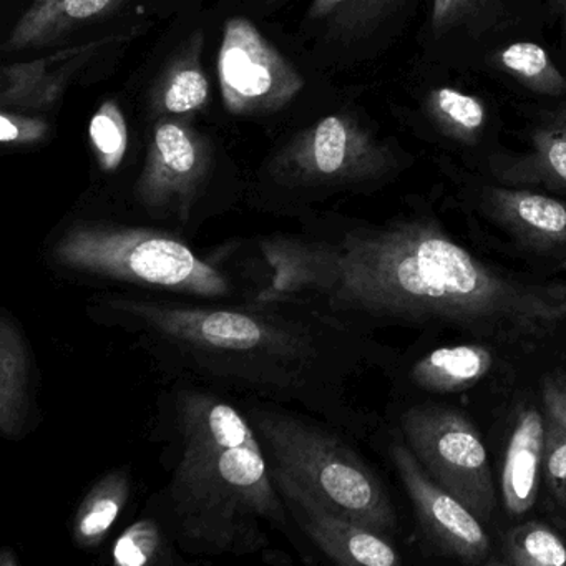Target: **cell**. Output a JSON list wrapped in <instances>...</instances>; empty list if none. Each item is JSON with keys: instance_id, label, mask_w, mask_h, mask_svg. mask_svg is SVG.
I'll return each instance as SVG.
<instances>
[{"instance_id": "cell-13", "label": "cell", "mask_w": 566, "mask_h": 566, "mask_svg": "<svg viewBox=\"0 0 566 566\" xmlns=\"http://www.w3.org/2000/svg\"><path fill=\"white\" fill-rule=\"evenodd\" d=\"M124 35H108L87 44L74 45L21 64L4 65L0 72V107L2 111L32 112L54 107L67 91L69 84L88 62L105 48L124 41Z\"/></svg>"}, {"instance_id": "cell-7", "label": "cell", "mask_w": 566, "mask_h": 566, "mask_svg": "<svg viewBox=\"0 0 566 566\" xmlns=\"http://www.w3.org/2000/svg\"><path fill=\"white\" fill-rule=\"evenodd\" d=\"M400 432L433 482L465 503L482 522L496 505L489 453L473 423L446 406H416L400 417Z\"/></svg>"}, {"instance_id": "cell-25", "label": "cell", "mask_w": 566, "mask_h": 566, "mask_svg": "<svg viewBox=\"0 0 566 566\" xmlns=\"http://www.w3.org/2000/svg\"><path fill=\"white\" fill-rule=\"evenodd\" d=\"M403 0H313L310 15L339 35H357L392 14Z\"/></svg>"}, {"instance_id": "cell-14", "label": "cell", "mask_w": 566, "mask_h": 566, "mask_svg": "<svg viewBox=\"0 0 566 566\" xmlns=\"http://www.w3.org/2000/svg\"><path fill=\"white\" fill-rule=\"evenodd\" d=\"M482 205L486 217L526 250L566 258V201L525 188L486 187Z\"/></svg>"}, {"instance_id": "cell-21", "label": "cell", "mask_w": 566, "mask_h": 566, "mask_svg": "<svg viewBox=\"0 0 566 566\" xmlns=\"http://www.w3.org/2000/svg\"><path fill=\"white\" fill-rule=\"evenodd\" d=\"M111 563L117 566L184 565L185 553L164 520L145 505L144 512L112 545Z\"/></svg>"}, {"instance_id": "cell-12", "label": "cell", "mask_w": 566, "mask_h": 566, "mask_svg": "<svg viewBox=\"0 0 566 566\" xmlns=\"http://www.w3.org/2000/svg\"><path fill=\"white\" fill-rule=\"evenodd\" d=\"M41 370L24 324L14 311L0 307V436L8 442L38 432L44 422Z\"/></svg>"}, {"instance_id": "cell-30", "label": "cell", "mask_w": 566, "mask_h": 566, "mask_svg": "<svg viewBox=\"0 0 566 566\" xmlns=\"http://www.w3.org/2000/svg\"><path fill=\"white\" fill-rule=\"evenodd\" d=\"M543 406L546 416L566 426V373L552 374L543 380Z\"/></svg>"}, {"instance_id": "cell-20", "label": "cell", "mask_w": 566, "mask_h": 566, "mask_svg": "<svg viewBox=\"0 0 566 566\" xmlns=\"http://www.w3.org/2000/svg\"><path fill=\"white\" fill-rule=\"evenodd\" d=\"M503 181L566 190V108L553 115L532 137V150L502 170Z\"/></svg>"}, {"instance_id": "cell-24", "label": "cell", "mask_w": 566, "mask_h": 566, "mask_svg": "<svg viewBox=\"0 0 566 566\" xmlns=\"http://www.w3.org/2000/svg\"><path fill=\"white\" fill-rule=\"evenodd\" d=\"M503 72L535 94L562 95L566 77L558 71L548 52L535 42H515L496 55Z\"/></svg>"}, {"instance_id": "cell-6", "label": "cell", "mask_w": 566, "mask_h": 566, "mask_svg": "<svg viewBox=\"0 0 566 566\" xmlns=\"http://www.w3.org/2000/svg\"><path fill=\"white\" fill-rule=\"evenodd\" d=\"M396 165L392 151L356 118H321L294 135L268 165V178L283 193H319L386 177Z\"/></svg>"}, {"instance_id": "cell-23", "label": "cell", "mask_w": 566, "mask_h": 566, "mask_svg": "<svg viewBox=\"0 0 566 566\" xmlns=\"http://www.w3.org/2000/svg\"><path fill=\"white\" fill-rule=\"evenodd\" d=\"M500 563L510 566H566V543L552 526L532 520L505 533Z\"/></svg>"}, {"instance_id": "cell-4", "label": "cell", "mask_w": 566, "mask_h": 566, "mask_svg": "<svg viewBox=\"0 0 566 566\" xmlns=\"http://www.w3.org/2000/svg\"><path fill=\"white\" fill-rule=\"evenodd\" d=\"M42 268L61 283L197 303H240L261 290L250 243L201 253L190 238L154 221L78 214L42 243Z\"/></svg>"}, {"instance_id": "cell-15", "label": "cell", "mask_w": 566, "mask_h": 566, "mask_svg": "<svg viewBox=\"0 0 566 566\" xmlns=\"http://www.w3.org/2000/svg\"><path fill=\"white\" fill-rule=\"evenodd\" d=\"M545 439L546 417L535 407L520 410L510 433L502 472L503 506L513 518L525 515L535 505Z\"/></svg>"}, {"instance_id": "cell-19", "label": "cell", "mask_w": 566, "mask_h": 566, "mask_svg": "<svg viewBox=\"0 0 566 566\" xmlns=\"http://www.w3.org/2000/svg\"><path fill=\"white\" fill-rule=\"evenodd\" d=\"M493 367L492 350L482 344L439 347L417 360L413 382L429 392L450 394L475 386Z\"/></svg>"}, {"instance_id": "cell-9", "label": "cell", "mask_w": 566, "mask_h": 566, "mask_svg": "<svg viewBox=\"0 0 566 566\" xmlns=\"http://www.w3.org/2000/svg\"><path fill=\"white\" fill-rule=\"evenodd\" d=\"M218 78L224 108L241 117L283 111L304 88L296 67L244 18L224 25Z\"/></svg>"}, {"instance_id": "cell-8", "label": "cell", "mask_w": 566, "mask_h": 566, "mask_svg": "<svg viewBox=\"0 0 566 566\" xmlns=\"http://www.w3.org/2000/svg\"><path fill=\"white\" fill-rule=\"evenodd\" d=\"M211 170L213 155L200 132L184 122H158L135 181V200L148 221L190 238L201 220Z\"/></svg>"}, {"instance_id": "cell-10", "label": "cell", "mask_w": 566, "mask_h": 566, "mask_svg": "<svg viewBox=\"0 0 566 566\" xmlns=\"http://www.w3.org/2000/svg\"><path fill=\"white\" fill-rule=\"evenodd\" d=\"M389 453L416 510L420 528L437 552L467 565L493 563L492 542L482 520L465 503L430 479L406 440L394 436Z\"/></svg>"}, {"instance_id": "cell-26", "label": "cell", "mask_w": 566, "mask_h": 566, "mask_svg": "<svg viewBox=\"0 0 566 566\" xmlns=\"http://www.w3.org/2000/svg\"><path fill=\"white\" fill-rule=\"evenodd\" d=\"M92 150L105 174L118 170L128 148V128L124 112L115 102H105L88 127Z\"/></svg>"}, {"instance_id": "cell-2", "label": "cell", "mask_w": 566, "mask_h": 566, "mask_svg": "<svg viewBox=\"0 0 566 566\" xmlns=\"http://www.w3.org/2000/svg\"><path fill=\"white\" fill-rule=\"evenodd\" d=\"M92 324L124 334L167 380L184 379L304 410L339 429L357 426L347 374L366 331L303 297L197 303L94 291Z\"/></svg>"}, {"instance_id": "cell-17", "label": "cell", "mask_w": 566, "mask_h": 566, "mask_svg": "<svg viewBox=\"0 0 566 566\" xmlns=\"http://www.w3.org/2000/svg\"><path fill=\"white\" fill-rule=\"evenodd\" d=\"M135 492L130 465L102 473L82 496L71 523V538L81 552H97L112 532Z\"/></svg>"}, {"instance_id": "cell-22", "label": "cell", "mask_w": 566, "mask_h": 566, "mask_svg": "<svg viewBox=\"0 0 566 566\" xmlns=\"http://www.w3.org/2000/svg\"><path fill=\"white\" fill-rule=\"evenodd\" d=\"M426 111L446 137L463 145H475L486 122V108L475 95L452 87L429 92Z\"/></svg>"}, {"instance_id": "cell-5", "label": "cell", "mask_w": 566, "mask_h": 566, "mask_svg": "<svg viewBox=\"0 0 566 566\" xmlns=\"http://www.w3.org/2000/svg\"><path fill=\"white\" fill-rule=\"evenodd\" d=\"M260 437L273 475L367 528L390 536L397 513L382 480L344 439L339 427L304 410L258 397H237Z\"/></svg>"}, {"instance_id": "cell-18", "label": "cell", "mask_w": 566, "mask_h": 566, "mask_svg": "<svg viewBox=\"0 0 566 566\" xmlns=\"http://www.w3.org/2000/svg\"><path fill=\"white\" fill-rule=\"evenodd\" d=\"M203 34L195 32L151 88L150 107L157 115H190L203 111L210 82L201 67Z\"/></svg>"}, {"instance_id": "cell-1", "label": "cell", "mask_w": 566, "mask_h": 566, "mask_svg": "<svg viewBox=\"0 0 566 566\" xmlns=\"http://www.w3.org/2000/svg\"><path fill=\"white\" fill-rule=\"evenodd\" d=\"M250 248L263 281L256 297H303L364 331L443 326L490 343L526 344L566 321V283L492 266L433 220L266 234Z\"/></svg>"}, {"instance_id": "cell-31", "label": "cell", "mask_w": 566, "mask_h": 566, "mask_svg": "<svg viewBox=\"0 0 566 566\" xmlns=\"http://www.w3.org/2000/svg\"><path fill=\"white\" fill-rule=\"evenodd\" d=\"M0 566H21L18 552L11 546H4L0 552Z\"/></svg>"}, {"instance_id": "cell-32", "label": "cell", "mask_w": 566, "mask_h": 566, "mask_svg": "<svg viewBox=\"0 0 566 566\" xmlns=\"http://www.w3.org/2000/svg\"><path fill=\"white\" fill-rule=\"evenodd\" d=\"M553 9H555L556 14L563 19V22L566 24V0H552Z\"/></svg>"}, {"instance_id": "cell-28", "label": "cell", "mask_w": 566, "mask_h": 566, "mask_svg": "<svg viewBox=\"0 0 566 566\" xmlns=\"http://www.w3.org/2000/svg\"><path fill=\"white\" fill-rule=\"evenodd\" d=\"M49 124L44 118L31 117L22 112L2 111L0 115V140L6 145H32L45 140Z\"/></svg>"}, {"instance_id": "cell-27", "label": "cell", "mask_w": 566, "mask_h": 566, "mask_svg": "<svg viewBox=\"0 0 566 566\" xmlns=\"http://www.w3.org/2000/svg\"><path fill=\"white\" fill-rule=\"evenodd\" d=\"M543 472L548 483L549 495L566 513V426L549 416H546Z\"/></svg>"}, {"instance_id": "cell-29", "label": "cell", "mask_w": 566, "mask_h": 566, "mask_svg": "<svg viewBox=\"0 0 566 566\" xmlns=\"http://www.w3.org/2000/svg\"><path fill=\"white\" fill-rule=\"evenodd\" d=\"M490 0H433L432 2V29L437 34L450 31L457 24L475 14L479 9Z\"/></svg>"}, {"instance_id": "cell-16", "label": "cell", "mask_w": 566, "mask_h": 566, "mask_svg": "<svg viewBox=\"0 0 566 566\" xmlns=\"http://www.w3.org/2000/svg\"><path fill=\"white\" fill-rule=\"evenodd\" d=\"M128 0H34L4 44V51L48 48L87 22L117 11Z\"/></svg>"}, {"instance_id": "cell-11", "label": "cell", "mask_w": 566, "mask_h": 566, "mask_svg": "<svg viewBox=\"0 0 566 566\" xmlns=\"http://www.w3.org/2000/svg\"><path fill=\"white\" fill-rule=\"evenodd\" d=\"M273 476L294 525L314 552L340 566L399 565L389 536L326 509L290 480Z\"/></svg>"}, {"instance_id": "cell-3", "label": "cell", "mask_w": 566, "mask_h": 566, "mask_svg": "<svg viewBox=\"0 0 566 566\" xmlns=\"http://www.w3.org/2000/svg\"><path fill=\"white\" fill-rule=\"evenodd\" d=\"M150 440L161 446L165 482L145 505L185 555L263 558L280 535L313 565L314 549L294 525L237 396L195 380H167L155 400Z\"/></svg>"}]
</instances>
